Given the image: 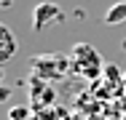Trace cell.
<instances>
[{
  "mask_svg": "<svg viewBox=\"0 0 126 120\" xmlns=\"http://www.w3.org/2000/svg\"><path fill=\"white\" fill-rule=\"evenodd\" d=\"M70 64H73V72L78 77H86V80H97L105 67H102V56L99 51L89 43H75L73 51H70Z\"/></svg>",
  "mask_w": 126,
  "mask_h": 120,
  "instance_id": "obj_1",
  "label": "cell"
},
{
  "mask_svg": "<svg viewBox=\"0 0 126 120\" xmlns=\"http://www.w3.org/2000/svg\"><path fill=\"white\" fill-rule=\"evenodd\" d=\"M67 70H73L70 53H46L32 59V75L40 80H62Z\"/></svg>",
  "mask_w": 126,
  "mask_h": 120,
  "instance_id": "obj_2",
  "label": "cell"
},
{
  "mask_svg": "<svg viewBox=\"0 0 126 120\" xmlns=\"http://www.w3.org/2000/svg\"><path fill=\"white\" fill-rule=\"evenodd\" d=\"M62 22H64V11L56 3H38L32 11V29L35 32H46L54 24H62Z\"/></svg>",
  "mask_w": 126,
  "mask_h": 120,
  "instance_id": "obj_3",
  "label": "cell"
},
{
  "mask_svg": "<svg viewBox=\"0 0 126 120\" xmlns=\"http://www.w3.org/2000/svg\"><path fill=\"white\" fill-rule=\"evenodd\" d=\"M14 56H16V37H14V32L5 24L0 22V64L11 61Z\"/></svg>",
  "mask_w": 126,
  "mask_h": 120,
  "instance_id": "obj_4",
  "label": "cell"
},
{
  "mask_svg": "<svg viewBox=\"0 0 126 120\" xmlns=\"http://www.w3.org/2000/svg\"><path fill=\"white\" fill-rule=\"evenodd\" d=\"M40 83H46V80H40V77H32V94H35V104L38 107H43V104H51L54 101V88L48 85H40Z\"/></svg>",
  "mask_w": 126,
  "mask_h": 120,
  "instance_id": "obj_5",
  "label": "cell"
},
{
  "mask_svg": "<svg viewBox=\"0 0 126 120\" xmlns=\"http://www.w3.org/2000/svg\"><path fill=\"white\" fill-rule=\"evenodd\" d=\"M121 22H126V0L113 3L105 11V24H121Z\"/></svg>",
  "mask_w": 126,
  "mask_h": 120,
  "instance_id": "obj_6",
  "label": "cell"
},
{
  "mask_svg": "<svg viewBox=\"0 0 126 120\" xmlns=\"http://www.w3.org/2000/svg\"><path fill=\"white\" fill-rule=\"evenodd\" d=\"M8 118H11V120H27V118H30V107H24V104L11 107V109H8Z\"/></svg>",
  "mask_w": 126,
  "mask_h": 120,
  "instance_id": "obj_7",
  "label": "cell"
},
{
  "mask_svg": "<svg viewBox=\"0 0 126 120\" xmlns=\"http://www.w3.org/2000/svg\"><path fill=\"white\" fill-rule=\"evenodd\" d=\"M8 99H11V88H8L5 83H0V104H3V101H8Z\"/></svg>",
  "mask_w": 126,
  "mask_h": 120,
  "instance_id": "obj_8",
  "label": "cell"
},
{
  "mask_svg": "<svg viewBox=\"0 0 126 120\" xmlns=\"http://www.w3.org/2000/svg\"><path fill=\"white\" fill-rule=\"evenodd\" d=\"M5 80V70H3V64H0V83Z\"/></svg>",
  "mask_w": 126,
  "mask_h": 120,
  "instance_id": "obj_9",
  "label": "cell"
},
{
  "mask_svg": "<svg viewBox=\"0 0 126 120\" xmlns=\"http://www.w3.org/2000/svg\"><path fill=\"white\" fill-rule=\"evenodd\" d=\"M124 91H126V72H124Z\"/></svg>",
  "mask_w": 126,
  "mask_h": 120,
  "instance_id": "obj_10",
  "label": "cell"
},
{
  "mask_svg": "<svg viewBox=\"0 0 126 120\" xmlns=\"http://www.w3.org/2000/svg\"><path fill=\"white\" fill-rule=\"evenodd\" d=\"M124 120H126V118H124Z\"/></svg>",
  "mask_w": 126,
  "mask_h": 120,
  "instance_id": "obj_11",
  "label": "cell"
}]
</instances>
